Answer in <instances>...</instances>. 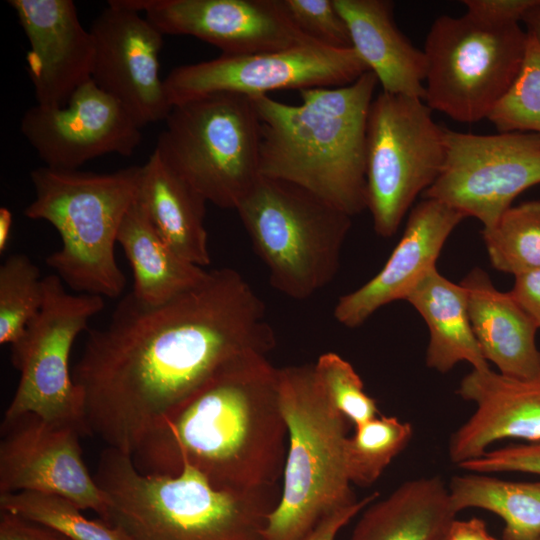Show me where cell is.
Returning a JSON list of instances; mask_svg holds the SVG:
<instances>
[{
	"mask_svg": "<svg viewBox=\"0 0 540 540\" xmlns=\"http://www.w3.org/2000/svg\"><path fill=\"white\" fill-rule=\"evenodd\" d=\"M93 476L108 501L104 521L132 540H262L281 495V487L218 489L189 466L175 476L143 474L111 447Z\"/></svg>",
	"mask_w": 540,
	"mask_h": 540,
	"instance_id": "cell-4",
	"label": "cell"
},
{
	"mask_svg": "<svg viewBox=\"0 0 540 540\" xmlns=\"http://www.w3.org/2000/svg\"><path fill=\"white\" fill-rule=\"evenodd\" d=\"M458 467L474 473L522 472L540 475V443L489 450Z\"/></svg>",
	"mask_w": 540,
	"mask_h": 540,
	"instance_id": "cell-35",
	"label": "cell"
},
{
	"mask_svg": "<svg viewBox=\"0 0 540 540\" xmlns=\"http://www.w3.org/2000/svg\"><path fill=\"white\" fill-rule=\"evenodd\" d=\"M421 315L429 331L426 365L440 373L465 361L474 370L489 369L473 333L468 312L467 292L430 270L405 299Z\"/></svg>",
	"mask_w": 540,
	"mask_h": 540,
	"instance_id": "cell-25",
	"label": "cell"
},
{
	"mask_svg": "<svg viewBox=\"0 0 540 540\" xmlns=\"http://www.w3.org/2000/svg\"><path fill=\"white\" fill-rule=\"evenodd\" d=\"M527 42L519 24L493 25L467 13L438 17L423 50L425 103L458 122L487 118L516 78Z\"/></svg>",
	"mask_w": 540,
	"mask_h": 540,
	"instance_id": "cell-9",
	"label": "cell"
},
{
	"mask_svg": "<svg viewBox=\"0 0 540 540\" xmlns=\"http://www.w3.org/2000/svg\"><path fill=\"white\" fill-rule=\"evenodd\" d=\"M288 430L279 404L278 368L248 356L162 418L130 456L143 474L178 475L185 466L214 487H280Z\"/></svg>",
	"mask_w": 540,
	"mask_h": 540,
	"instance_id": "cell-2",
	"label": "cell"
},
{
	"mask_svg": "<svg viewBox=\"0 0 540 540\" xmlns=\"http://www.w3.org/2000/svg\"><path fill=\"white\" fill-rule=\"evenodd\" d=\"M452 506L458 514L480 508L504 521L503 540H540V481L513 482L476 473L452 477Z\"/></svg>",
	"mask_w": 540,
	"mask_h": 540,
	"instance_id": "cell-27",
	"label": "cell"
},
{
	"mask_svg": "<svg viewBox=\"0 0 540 540\" xmlns=\"http://www.w3.org/2000/svg\"><path fill=\"white\" fill-rule=\"evenodd\" d=\"M350 33L352 48L382 91L424 101L426 56L397 27L392 1L333 0Z\"/></svg>",
	"mask_w": 540,
	"mask_h": 540,
	"instance_id": "cell-21",
	"label": "cell"
},
{
	"mask_svg": "<svg viewBox=\"0 0 540 540\" xmlns=\"http://www.w3.org/2000/svg\"><path fill=\"white\" fill-rule=\"evenodd\" d=\"M39 268L23 253L9 255L0 266V344L11 345L39 313L44 284Z\"/></svg>",
	"mask_w": 540,
	"mask_h": 540,
	"instance_id": "cell-31",
	"label": "cell"
},
{
	"mask_svg": "<svg viewBox=\"0 0 540 540\" xmlns=\"http://www.w3.org/2000/svg\"><path fill=\"white\" fill-rule=\"evenodd\" d=\"M482 236L496 270L517 276L540 269V200L511 206Z\"/></svg>",
	"mask_w": 540,
	"mask_h": 540,
	"instance_id": "cell-28",
	"label": "cell"
},
{
	"mask_svg": "<svg viewBox=\"0 0 540 540\" xmlns=\"http://www.w3.org/2000/svg\"><path fill=\"white\" fill-rule=\"evenodd\" d=\"M420 98L379 93L366 127L367 209L374 231L393 236L419 194L439 176L444 127Z\"/></svg>",
	"mask_w": 540,
	"mask_h": 540,
	"instance_id": "cell-11",
	"label": "cell"
},
{
	"mask_svg": "<svg viewBox=\"0 0 540 540\" xmlns=\"http://www.w3.org/2000/svg\"><path fill=\"white\" fill-rule=\"evenodd\" d=\"M456 516L439 476L411 479L365 507L349 540H449Z\"/></svg>",
	"mask_w": 540,
	"mask_h": 540,
	"instance_id": "cell-24",
	"label": "cell"
},
{
	"mask_svg": "<svg viewBox=\"0 0 540 540\" xmlns=\"http://www.w3.org/2000/svg\"><path fill=\"white\" fill-rule=\"evenodd\" d=\"M140 166L111 173L47 166L30 172L34 199L24 209L58 232L61 247L46 263L72 291L119 297L126 277L115 257L119 228L136 201Z\"/></svg>",
	"mask_w": 540,
	"mask_h": 540,
	"instance_id": "cell-5",
	"label": "cell"
},
{
	"mask_svg": "<svg viewBox=\"0 0 540 540\" xmlns=\"http://www.w3.org/2000/svg\"><path fill=\"white\" fill-rule=\"evenodd\" d=\"M136 200L159 235L181 257L203 268L210 264L205 227L208 202L155 149L140 166Z\"/></svg>",
	"mask_w": 540,
	"mask_h": 540,
	"instance_id": "cell-23",
	"label": "cell"
},
{
	"mask_svg": "<svg viewBox=\"0 0 540 540\" xmlns=\"http://www.w3.org/2000/svg\"><path fill=\"white\" fill-rule=\"evenodd\" d=\"M527 35L521 68L487 117L498 132L540 134V45Z\"/></svg>",
	"mask_w": 540,
	"mask_h": 540,
	"instance_id": "cell-32",
	"label": "cell"
},
{
	"mask_svg": "<svg viewBox=\"0 0 540 540\" xmlns=\"http://www.w3.org/2000/svg\"><path fill=\"white\" fill-rule=\"evenodd\" d=\"M369 71L353 48L311 42L285 49L225 55L173 68L164 84L172 107L191 99L234 93L247 97L276 90L340 87Z\"/></svg>",
	"mask_w": 540,
	"mask_h": 540,
	"instance_id": "cell-13",
	"label": "cell"
},
{
	"mask_svg": "<svg viewBox=\"0 0 540 540\" xmlns=\"http://www.w3.org/2000/svg\"><path fill=\"white\" fill-rule=\"evenodd\" d=\"M13 225V213L7 207L0 208V253H4L10 242Z\"/></svg>",
	"mask_w": 540,
	"mask_h": 540,
	"instance_id": "cell-40",
	"label": "cell"
},
{
	"mask_svg": "<svg viewBox=\"0 0 540 540\" xmlns=\"http://www.w3.org/2000/svg\"><path fill=\"white\" fill-rule=\"evenodd\" d=\"M117 243L133 273L131 293L145 304L165 303L199 284L208 273L181 257L159 235L137 200L123 218Z\"/></svg>",
	"mask_w": 540,
	"mask_h": 540,
	"instance_id": "cell-26",
	"label": "cell"
},
{
	"mask_svg": "<svg viewBox=\"0 0 540 540\" xmlns=\"http://www.w3.org/2000/svg\"><path fill=\"white\" fill-rule=\"evenodd\" d=\"M456 393L475 410L450 437L448 454L455 465L480 457L503 439L540 443V374L520 379L472 369Z\"/></svg>",
	"mask_w": 540,
	"mask_h": 540,
	"instance_id": "cell-20",
	"label": "cell"
},
{
	"mask_svg": "<svg viewBox=\"0 0 540 540\" xmlns=\"http://www.w3.org/2000/svg\"><path fill=\"white\" fill-rule=\"evenodd\" d=\"M412 435L411 424L394 416H377L356 426L345 447L351 483L368 486L377 481L392 460L406 448Z\"/></svg>",
	"mask_w": 540,
	"mask_h": 540,
	"instance_id": "cell-30",
	"label": "cell"
},
{
	"mask_svg": "<svg viewBox=\"0 0 540 540\" xmlns=\"http://www.w3.org/2000/svg\"><path fill=\"white\" fill-rule=\"evenodd\" d=\"M155 150L206 200L235 209L261 177L260 125L250 97L214 93L174 105Z\"/></svg>",
	"mask_w": 540,
	"mask_h": 540,
	"instance_id": "cell-8",
	"label": "cell"
},
{
	"mask_svg": "<svg viewBox=\"0 0 540 540\" xmlns=\"http://www.w3.org/2000/svg\"><path fill=\"white\" fill-rule=\"evenodd\" d=\"M236 210L280 293L305 300L334 279L351 216L296 184L264 176Z\"/></svg>",
	"mask_w": 540,
	"mask_h": 540,
	"instance_id": "cell-7",
	"label": "cell"
},
{
	"mask_svg": "<svg viewBox=\"0 0 540 540\" xmlns=\"http://www.w3.org/2000/svg\"><path fill=\"white\" fill-rule=\"evenodd\" d=\"M537 0H464L466 13L493 25L519 24Z\"/></svg>",
	"mask_w": 540,
	"mask_h": 540,
	"instance_id": "cell-36",
	"label": "cell"
},
{
	"mask_svg": "<svg viewBox=\"0 0 540 540\" xmlns=\"http://www.w3.org/2000/svg\"><path fill=\"white\" fill-rule=\"evenodd\" d=\"M377 84L367 71L345 86L301 90L299 105L252 97L261 176L296 184L351 217L367 209L366 127Z\"/></svg>",
	"mask_w": 540,
	"mask_h": 540,
	"instance_id": "cell-3",
	"label": "cell"
},
{
	"mask_svg": "<svg viewBox=\"0 0 540 540\" xmlns=\"http://www.w3.org/2000/svg\"><path fill=\"white\" fill-rule=\"evenodd\" d=\"M1 430L0 494L58 495L106 519L108 501L83 460L77 429L26 414Z\"/></svg>",
	"mask_w": 540,
	"mask_h": 540,
	"instance_id": "cell-15",
	"label": "cell"
},
{
	"mask_svg": "<svg viewBox=\"0 0 540 540\" xmlns=\"http://www.w3.org/2000/svg\"><path fill=\"white\" fill-rule=\"evenodd\" d=\"M0 540H69L59 532L25 519L8 511L0 510Z\"/></svg>",
	"mask_w": 540,
	"mask_h": 540,
	"instance_id": "cell-37",
	"label": "cell"
},
{
	"mask_svg": "<svg viewBox=\"0 0 540 540\" xmlns=\"http://www.w3.org/2000/svg\"><path fill=\"white\" fill-rule=\"evenodd\" d=\"M522 22L526 26V32L540 45V0L528 11Z\"/></svg>",
	"mask_w": 540,
	"mask_h": 540,
	"instance_id": "cell-41",
	"label": "cell"
},
{
	"mask_svg": "<svg viewBox=\"0 0 540 540\" xmlns=\"http://www.w3.org/2000/svg\"><path fill=\"white\" fill-rule=\"evenodd\" d=\"M315 375L331 404L354 426L378 416L374 398L350 362L334 352L320 355L313 364Z\"/></svg>",
	"mask_w": 540,
	"mask_h": 540,
	"instance_id": "cell-33",
	"label": "cell"
},
{
	"mask_svg": "<svg viewBox=\"0 0 540 540\" xmlns=\"http://www.w3.org/2000/svg\"><path fill=\"white\" fill-rule=\"evenodd\" d=\"M44 300L24 333L10 345L19 382L2 424L34 414L53 424L90 435L83 395L70 370L72 346L89 321L104 308V298L69 293L56 274L43 278Z\"/></svg>",
	"mask_w": 540,
	"mask_h": 540,
	"instance_id": "cell-10",
	"label": "cell"
},
{
	"mask_svg": "<svg viewBox=\"0 0 540 540\" xmlns=\"http://www.w3.org/2000/svg\"><path fill=\"white\" fill-rule=\"evenodd\" d=\"M276 345L263 301L232 268L158 305L129 292L90 330L72 369L90 435L131 456L144 437L238 361Z\"/></svg>",
	"mask_w": 540,
	"mask_h": 540,
	"instance_id": "cell-1",
	"label": "cell"
},
{
	"mask_svg": "<svg viewBox=\"0 0 540 540\" xmlns=\"http://www.w3.org/2000/svg\"><path fill=\"white\" fill-rule=\"evenodd\" d=\"M124 2L143 12L164 35L192 36L216 46L225 55L279 50L315 42L295 26L281 0Z\"/></svg>",
	"mask_w": 540,
	"mask_h": 540,
	"instance_id": "cell-17",
	"label": "cell"
},
{
	"mask_svg": "<svg viewBox=\"0 0 540 540\" xmlns=\"http://www.w3.org/2000/svg\"><path fill=\"white\" fill-rule=\"evenodd\" d=\"M95 42L92 80L142 128L172 109L159 55L164 34L124 0H111L89 28Z\"/></svg>",
	"mask_w": 540,
	"mask_h": 540,
	"instance_id": "cell-14",
	"label": "cell"
},
{
	"mask_svg": "<svg viewBox=\"0 0 540 540\" xmlns=\"http://www.w3.org/2000/svg\"><path fill=\"white\" fill-rule=\"evenodd\" d=\"M278 393L288 448L281 495L262 540H303L323 517L358 501L346 466L347 419L313 364L278 368Z\"/></svg>",
	"mask_w": 540,
	"mask_h": 540,
	"instance_id": "cell-6",
	"label": "cell"
},
{
	"mask_svg": "<svg viewBox=\"0 0 540 540\" xmlns=\"http://www.w3.org/2000/svg\"><path fill=\"white\" fill-rule=\"evenodd\" d=\"M295 26L311 40L334 49L352 48L347 25L333 0H281Z\"/></svg>",
	"mask_w": 540,
	"mask_h": 540,
	"instance_id": "cell-34",
	"label": "cell"
},
{
	"mask_svg": "<svg viewBox=\"0 0 540 540\" xmlns=\"http://www.w3.org/2000/svg\"><path fill=\"white\" fill-rule=\"evenodd\" d=\"M0 510L45 525L69 540H132L102 519L86 518L81 508L58 495L31 491L1 493Z\"/></svg>",
	"mask_w": 540,
	"mask_h": 540,
	"instance_id": "cell-29",
	"label": "cell"
},
{
	"mask_svg": "<svg viewBox=\"0 0 540 540\" xmlns=\"http://www.w3.org/2000/svg\"><path fill=\"white\" fill-rule=\"evenodd\" d=\"M510 293L540 329V269L515 276Z\"/></svg>",
	"mask_w": 540,
	"mask_h": 540,
	"instance_id": "cell-39",
	"label": "cell"
},
{
	"mask_svg": "<svg viewBox=\"0 0 540 540\" xmlns=\"http://www.w3.org/2000/svg\"><path fill=\"white\" fill-rule=\"evenodd\" d=\"M30 48L27 71L36 104L63 107L92 79L95 42L72 0H9Z\"/></svg>",
	"mask_w": 540,
	"mask_h": 540,
	"instance_id": "cell-18",
	"label": "cell"
},
{
	"mask_svg": "<svg viewBox=\"0 0 540 540\" xmlns=\"http://www.w3.org/2000/svg\"><path fill=\"white\" fill-rule=\"evenodd\" d=\"M465 217L435 199L424 198L408 216L404 232L383 268L358 289L341 296L334 318L361 326L381 307L405 300L433 268L449 235Z\"/></svg>",
	"mask_w": 540,
	"mask_h": 540,
	"instance_id": "cell-19",
	"label": "cell"
},
{
	"mask_svg": "<svg viewBox=\"0 0 540 540\" xmlns=\"http://www.w3.org/2000/svg\"><path fill=\"white\" fill-rule=\"evenodd\" d=\"M460 284L467 292L471 327L487 362L508 377L539 375L538 328L511 293L495 288L481 268L472 269Z\"/></svg>",
	"mask_w": 540,
	"mask_h": 540,
	"instance_id": "cell-22",
	"label": "cell"
},
{
	"mask_svg": "<svg viewBox=\"0 0 540 540\" xmlns=\"http://www.w3.org/2000/svg\"><path fill=\"white\" fill-rule=\"evenodd\" d=\"M441 172L423 193L483 228L493 226L515 198L540 184V134L498 132L480 135L444 127Z\"/></svg>",
	"mask_w": 540,
	"mask_h": 540,
	"instance_id": "cell-12",
	"label": "cell"
},
{
	"mask_svg": "<svg viewBox=\"0 0 540 540\" xmlns=\"http://www.w3.org/2000/svg\"><path fill=\"white\" fill-rule=\"evenodd\" d=\"M378 493L374 492L355 503L336 510L323 517L314 529L303 540H335L339 531L351 519L361 513L365 507L375 501Z\"/></svg>",
	"mask_w": 540,
	"mask_h": 540,
	"instance_id": "cell-38",
	"label": "cell"
},
{
	"mask_svg": "<svg viewBox=\"0 0 540 540\" xmlns=\"http://www.w3.org/2000/svg\"><path fill=\"white\" fill-rule=\"evenodd\" d=\"M20 130L44 166L66 170L106 154L129 157L142 141L141 127L92 79L63 107L27 109Z\"/></svg>",
	"mask_w": 540,
	"mask_h": 540,
	"instance_id": "cell-16",
	"label": "cell"
}]
</instances>
